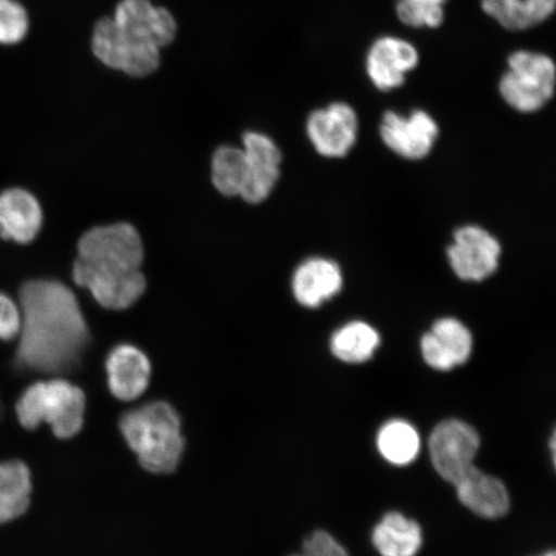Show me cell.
Here are the masks:
<instances>
[{"label":"cell","instance_id":"7c38bea8","mask_svg":"<svg viewBox=\"0 0 556 556\" xmlns=\"http://www.w3.org/2000/svg\"><path fill=\"white\" fill-rule=\"evenodd\" d=\"M420 55L408 40L381 37L375 40L366 58V73L381 92L405 85L406 75L419 65Z\"/></svg>","mask_w":556,"mask_h":556},{"label":"cell","instance_id":"3957f363","mask_svg":"<svg viewBox=\"0 0 556 556\" xmlns=\"http://www.w3.org/2000/svg\"><path fill=\"white\" fill-rule=\"evenodd\" d=\"M119 427L128 446L146 470L169 475L185 451L180 417L169 403L157 401L122 416Z\"/></svg>","mask_w":556,"mask_h":556},{"label":"cell","instance_id":"52a82bcc","mask_svg":"<svg viewBox=\"0 0 556 556\" xmlns=\"http://www.w3.org/2000/svg\"><path fill=\"white\" fill-rule=\"evenodd\" d=\"M502 243L486 229L464 226L454 233V242L447 249L452 270L463 281L481 282L496 273Z\"/></svg>","mask_w":556,"mask_h":556},{"label":"cell","instance_id":"cb8c5ba5","mask_svg":"<svg viewBox=\"0 0 556 556\" xmlns=\"http://www.w3.org/2000/svg\"><path fill=\"white\" fill-rule=\"evenodd\" d=\"M134 45L135 41L125 37L114 18H102L96 24L92 48L103 65L124 72Z\"/></svg>","mask_w":556,"mask_h":556},{"label":"cell","instance_id":"7402d4cb","mask_svg":"<svg viewBox=\"0 0 556 556\" xmlns=\"http://www.w3.org/2000/svg\"><path fill=\"white\" fill-rule=\"evenodd\" d=\"M377 442L381 456L394 465L413 463L420 451V438L416 429L402 420L387 422L380 429Z\"/></svg>","mask_w":556,"mask_h":556},{"label":"cell","instance_id":"4fadbf2b","mask_svg":"<svg viewBox=\"0 0 556 556\" xmlns=\"http://www.w3.org/2000/svg\"><path fill=\"white\" fill-rule=\"evenodd\" d=\"M424 361L435 370L450 371L464 365L472 351L470 330L456 318L438 319L421 338Z\"/></svg>","mask_w":556,"mask_h":556},{"label":"cell","instance_id":"f546056e","mask_svg":"<svg viewBox=\"0 0 556 556\" xmlns=\"http://www.w3.org/2000/svg\"><path fill=\"white\" fill-rule=\"evenodd\" d=\"M551 448H552L553 460L555 462V434H553V437H552Z\"/></svg>","mask_w":556,"mask_h":556},{"label":"cell","instance_id":"d4e9b609","mask_svg":"<svg viewBox=\"0 0 556 556\" xmlns=\"http://www.w3.org/2000/svg\"><path fill=\"white\" fill-rule=\"evenodd\" d=\"M395 12H397L401 23L409 27H429V29H437L444 21L443 5L437 3L399 0Z\"/></svg>","mask_w":556,"mask_h":556},{"label":"cell","instance_id":"4316f807","mask_svg":"<svg viewBox=\"0 0 556 556\" xmlns=\"http://www.w3.org/2000/svg\"><path fill=\"white\" fill-rule=\"evenodd\" d=\"M291 556H350L330 533L317 531L305 540L302 555Z\"/></svg>","mask_w":556,"mask_h":556},{"label":"cell","instance_id":"2e32d148","mask_svg":"<svg viewBox=\"0 0 556 556\" xmlns=\"http://www.w3.org/2000/svg\"><path fill=\"white\" fill-rule=\"evenodd\" d=\"M43 226V211L37 198L23 189L0 193V238L29 243Z\"/></svg>","mask_w":556,"mask_h":556},{"label":"cell","instance_id":"83f0119b","mask_svg":"<svg viewBox=\"0 0 556 556\" xmlns=\"http://www.w3.org/2000/svg\"><path fill=\"white\" fill-rule=\"evenodd\" d=\"M21 311L10 296L0 293V340L10 342L18 337Z\"/></svg>","mask_w":556,"mask_h":556},{"label":"cell","instance_id":"e0dca14e","mask_svg":"<svg viewBox=\"0 0 556 556\" xmlns=\"http://www.w3.org/2000/svg\"><path fill=\"white\" fill-rule=\"evenodd\" d=\"M454 485L460 503L479 517L497 519L509 511L510 498L505 484L476 467Z\"/></svg>","mask_w":556,"mask_h":556},{"label":"cell","instance_id":"d6986e66","mask_svg":"<svg viewBox=\"0 0 556 556\" xmlns=\"http://www.w3.org/2000/svg\"><path fill=\"white\" fill-rule=\"evenodd\" d=\"M372 542L381 556H415L422 544V532L415 520L388 513L375 527Z\"/></svg>","mask_w":556,"mask_h":556},{"label":"cell","instance_id":"5bb4252c","mask_svg":"<svg viewBox=\"0 0 556 556\" xmlns=\"http://www.w3.org/2000/svg\"><path fill=\"white\" fill-rule=\"evenodd\" d=\"M339 264L326 258H309L295 269L291 289L295 301L305 308H318L343 289Z\"/></svg>","mask_w":556,"mask_h":556},{"label":"cell","instance_id":"7a4b0ae2","mask_svg":"<svg viewBox=\"0 0 556 556\" xmlns=\"http://www.w3.org/2000/svg\"><path fill=\"white\" fill-rule=\"evenodd\" d=\"M143 258V242L135 226L94 227L78 242L74 281L87 289L101 307L127 309L146 291V278L141 273Z\"/></svg>","mask_w":556,"mask_h":556},{"label":"cell","instance_id":"30bf717a","mask_svg":"<svg viewBox=\"0 0 556 556\" xmlns=\"http://www.w3.org/2000/svg\"><path fill=\"white\" fill-rule=\"evenodd\" d=\"M115 23L130 41L169 46L177 34V23L163 7L152 5L150 0H122L116 7Z\"/></svg>","mask_w":556,"mask_h":556},{"label":"cell","instance_id":"ba28073f","mask_svg":"<svg viewBox=\"0 0 556 556\" xmlns=\"http://www.w3.org/2000/svg\"><path fill=\"white\" fill-rule=\"evenodd\" d=\"M307 135L319 155L344 157L357 141V113L345 102H333L328 108L313 111L307 122Z\"/></svg>","mask_w":556,"mask_h":556},{"label":"cell","instance_id":"603a6c76","mask_svg":"<svg viewBox=\"0 0 556 556\" xmlns=\"http://www.w3.org/2000/svg\"><path fill=\"white\" fill-rule=\"evenodd\" d=\"M247 178V156L242 149L222 146L214 152L212 180L215 189L225 197H240Z\"/></svg>","mask_w":556,"mask_h":556},{"label":"cell","instance_id":"8fae6325","mask_svg":"<svg viewBox=\"0 0 556 556\" xmlns=\"http://www.w3.org/2000/svg\"><path fill=\"white\" fill-rule=\"evenodd\" d=\"M242 150L247 156V178L240 197L250 204H260L280 178L281 151L273 139L258 131L243 135Z\"/></svg>","mask_w":556,"mask_h":556},{"label":"cell","instance_id":"ffe728a7","mask_svg":"<svg viewBox=\"0 0 556 556\" xmlns=\"http://www.w3.org/2000/svg\"><path fill=\"white\" fill-rule=\"evenodd\" d=\"M31 491L30 470L24 463H0V525L29 509Z\"/></svg>","mask_w":556,"mask_h":556},{"label":"cell","instance_id":"f1b7e54d","mask_svg":"<svg viewBox=\"0 0 556 556\" xmlns=\"http://www.w3.org/2000/svg\"><path fill=\"white\" fill-rule=\"evenodd\" d=\"M416 2L437 3L444 5V3L447 2V0H416Z\"/></svg>","mask_w":556,"mask_h":556},{"label":"cell","instance_id":"9c48e42d","mask_svg":"<svg viewBox=\"0 0 556 556\" xmlns=\"http://www.w3.org/2000/svg\"><path fill=\"white\" fill-rule=\"evenodd\" d=\"M440 135L437 122L427 111L415 110L408 116L387 111L380 124L382 142L394 154L407 160H421L433 150Z\"/></svg>","mask_w":556,"mask_h":556},{"label":"cell","instance_id":"4dcf8cb0","mask_svg":"<svg viewBox=\"0 0 556 556\" xmlns=\"http://www.w3.org/2000/svg\"><path fill=\"white\" fill-rule=\"evenodd\" d=\"M540 556H556L555 552L552 551V552H548V553H545V554H542Z\"/></svg>","mask_w":556,"mask_h":556},{"label":"cell","instance_id":"5b68a950","mask_svg":"<svg viewBox=\"0 0 556 556\" xmlns=\"http://www.w3.org/2000/svg\"><path fill=\"white\" fill-rule=\"evenodd\" d=\"M556 68L545 53L517 51L507 59L498 90L504 101L523 114L538 113L553 99Z\"/></svg>","mask_w":556,"mask_h":556},{"label":"cell","instance_id":"484cf974","mask_svg":"<svg viewBox=\"0 0 556 556\" xmlns=\"http://www.w3.org/2000/svg\"><path fill=\"white\" fill-rule=\"evenodd\" d=\"M29 31V17L16 0H0V45H17Z\"/></svg>","mask_w":556,"mask_h":556},{"label":"cell","instance_id":"277c9868","mask_svg":"<svg viewBox=\"0 0 556 556\" xmlns=\"http://www.w3.org/2000/svg\"><path fill=\"white\" fill-rule=\"evenodd\" d=\"M16 414L24 428L33 430L48 424L55 437L68 440L85 424L86 395L64 379L38 381L21 395Z\"/></svg>","mask_w":556,"mask_h":556},{"label":"cell","instance_id":"6da1fadb","mask_svg":"<svg viewBox=\"0 0 556 556\" xmlns=\"http://www.w3.org/2000/svg\"><path fill=\"white\" fill-rule=\"evenodd\" d=\"M20 311L16 364L21 370L51 375L75 371L90 333L74 291L60 281L26 282L20 290Z\"/></svg>","mask_w":556,"mask_h":556},{"label":"cell","instance_id":"ac0fdd59","mask_svg":"<svg viewBox=\"0 0 556 556\" xmlns=\"http://www.w3.org/2000/svg\"><path fill=\"white\" fill-rule=\"evenodd\" d=\"M486 16L510 31L532 29L551 17L556 0H481Z\"/></svg>","mask_w":556,"mask_h":556},{"label":"cell","instance_id":"8992f818","mask_svg":"<svg viewBox=\"0 0 556 556\" xmlns=\"http://www.w3.org/2000/svg\"><path fill=\"white\" fill-rule=\"evenodd\" d=\"M479 450L476 429L460 420H446L434 428L429 438L433 467L444 481L455 484L475 467Z\"/></svg>","mask_w":556,"mask_h":556},{"label":"cell","instance_id":"44dd1931","mask_svg":"<svg viewBox=\"0 0 556 556\" xmlns=\"http://www.w3.org/2000/svg\"><path fill=\"white\" fill-rule=\"evenodd\" d=\"M377 330L364 321H353L332 333L330 350L345 364H364L374 356L380 345Z\"/></svg>","mask_w":556,"mask_h":556},{"label":"cell","instance_id":"9a60e30c","mask_svg":"<svg viewBox=\"0 0 556 556\" xmlns=\"http://www.w3.org/2000/svg\"><path fill=\"white\" fill-rule=\"evenodd\" d=\"M106 371L110 391L121 401L141 397L150 384V359L135 345L115 346L106 359Z\"/></svg>","mask_w":556,"mask_h":556}]
</instances>
